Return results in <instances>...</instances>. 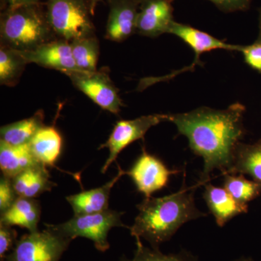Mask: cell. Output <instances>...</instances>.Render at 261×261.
<instances>
[{
    "mask_svg": "<svg viewBox=\"0 0 261 261\" xmlns=\"http://www.w3.org/2000/svg\"><path fill=\"white\" fill-rule=\"evenodd\" d=\"M246 108L240 102L226 110L201 107L184 113L168 115V121L185 136L189 147L204 160L200 183H205L215 169L225 175L232 166L237 146L245 135L243 116Z\"/></svg>",
    "mask_w": 261,
    "mask_h": 261,
    "instance_id": "obj_1",
    "label": "cell"
},
{
    "mask_svg": "<svg viewBox=\"0 0 261 261\" xmlns=\"http://www.w3.org/2000/svg\"><path fill=\"white\" fill-rule=\"evenodd\" d=\"M195 191L184 181L181 190L163 197H149L137 205L138 216L130 228L135 239L143 238L154 250L168 241L182 225L205 216L196 207Z\"/></svg>",
    "mask_w": 261,
    "mask_h": 261,
    "instance_id": "obj_2",
    "label": "cell"
},
{
    "mask_svg": "<svg viewBox=\"0 0 261 261\" xmlns=\"http://www.w3.org/2000/svg\"><path fill=\"white\" fill-rule=\"evenodd\" d=\"M56 37L46 8L39 3L5 7L1 13L2 45L20 51H30L54 40Z\"/></svg>",
    "mask_w": 261,
    "mask_h": 261,
    "instance_id": "obj_3",
    "label": "cell"
},
{
    "mask_svg": "<svg viewBox=\"0 0 261 261\" xmlns=\"http://www.w3.org/2000/svg\"><path fill=\"white\" fill-rule=\"evenodd\" d=\"M46 11L56 37L68 42L95 36L89 0H47Z\"/></svg>",
    "mask_w": 261,
    "mask_h": 261,
    "instance_id": "obj_4",
    "label": "cell"
},
{
    "mask_svg": "<svg viewBox=\"0 0 261 261\" xmlns=\"http://www.w3.org/2000/svg\"><path fill=\"white\" fill-rule=\"evenodd\" d=\"M123 214L108 209L96 214L74 216L63 224L46 225L71 241L76 238L89 239L97 250L106 252L110 248L108 240L110 230L117 226L126 227L121 221Z\"/></svg>",
    "mask_w": 261,
    "mask_h": 261,
    "instance_id": "obj_5",
    "label": "cell"
},
{
    "mask_svg": "<svg viewBox=\"0 0 261 261\" xmlns=\"http://www.w3.org/2000/svg\"><path fill=\"white\" fill-rule=\"evenodd\" d=\"M46 225V224H45ZM42 231L29 233L17 240L5 261H59L71 240L46 225Z\"/></svg>",
    "mask_w": 261,
    "mask_h": 261,
    "instance_id": "obj_6",
    "label": "cell"
},
{
    "mask_svg": "<svg viewBox=\"0 0 261 261\" xmlns=\"http://www.w3.org/2000/svg\"><path fill=\"white\" fill-rule=\"evenodd\" d=\"M72 83L77 89L88 96L99 107L109 112L118 114L123 106L118 89L115 87L107 72L104 70L67 72Z\"/></svg>",
    "mask_w": 261,
    "mask_h": 261,
    "instance_id": "obj_7",
    "label": "cell"
},
{
    "mask_svg": "<svg viewBox=\"0 0 261 261\" xmlns=\"http://www.w3.org/2000/svg\"><path fill=\"white\" fill-rule=\"evenodd\" d=\"M168 121V114H154L141 116L133 120H122L117 122L112 133L106 143L99 149H109V157L105 163L101 172L105 173L123 149L135 141L142 140L152 126L163 121Z\"/></svg>",
    "mask_w": 261,
    "mask_h": 261,
    "instance_id": "obj_8",
    "label": "cell"
},
{
    "mask_svg": "<svg viewBox=\"0 0 261 261\" xmlns=\"http://www.w3.org/2000/svg\"><path fill=\"white\" fill-rule=\"evenodd\" d=\"M179 172L178 170H170L163 161L143 148L140 157L126 173L133 180L137 190L149 198L154 192L167 187L171 175Z\"/></svg>",
    "mask_w": 261,
    "mask_h": 261,
    "instance_id": "obj_9",
    "label": "cell"
},
{
    "mask_svg": "<svg viewBox=\"0 0 261 261\" xmlns=\"http://www.w3.org/2000/svg\"><path fill=\"white\" fill-rule=\"evenodd\" d=\"M173 0H142L136 32L151 38L168 34L173 20Z\"/></svg>",
    "mask_w": 261,
    "mask_h": 261,
    "instance_id": "obj_10",
    "label": "cell"
},
{
    "mask_svg": "<svg viewBox=\"0 0 261 261\" xmlns=\"http://www.w3.org/2000/svg\"><path fill=\"white\" fill-rule=\"evenodd\" d=\"M20 53L27 63H36L44 68L60 70L64 74L79 70L72 55L70 42L64 39H54L32 50Z\"/></svg>",
    "mask_w": 261,
    "mask_h": 261,
    "instance_id": "obj_11",
    "label": "cell"
},
{
    "mask_svg": "<svg viewBox=\"0 0 261 261\" xmlns=\"http://www.w3.org/2000/svg\"><path fill=\"white\" fill-rule=\"evenodd\" d=\"M168 34H173L181 39L191 48L196 56L195 61L192 65L186 67L184 70L175 72L174 75H178V73L186 70H191L194 69L196 65L202 64L200 58L203 53H208L215 49H226L228 51H238L239 46H240L228 44L223 42L221 39L213 37L207 33L193 28L191 25L177 23L175 20L168 29Z\"/></svg>",
    "mask_w": 261,
    "mask_h": 261,
    "instance_id": "obj_12",
    "label": "cell"
},
{
    "mask_svg": "<svg viewBox=\"0 0 261 261\" xmlns=\"http://www.w3.org/2000/svg\"><path fill=\"white\" fill-rule=\"evenodd\" d=\"M142 0H110L106 37L113 42H123L136 32Z\"/></svg>",
    "mask_w": 261,
    "mask_h": 261,
    "instance_id": "obj_13",
    "label": "cell"
},
{
    "mask_svg": "<svg viewBox=\"0 0 261 261\" xmlns=\"http://www.w3.org/2000/svg\"><path fill=\"white\" fill-rule=\"evenodd\" d=\"M124 174L126 171L118 166L116 176L103 186L66 197V200L73 208L74 216L96 214L108 210L111 190Z\"/></svg>",
    "mask_w": 261,
    "mask_h": 261,
    "instance_id": "obj_14",
    "label": "cell"
},
{
    "mask_svg": "<svg viewBox=\"0 0 261 261\" xmlns=\"http://www.w3.org/2000/svg\"><path fill=\"white\" fill-rule=\"evenodd\" d=\"M205 188L204 199L220 227L235 216L248 211V205L235 200L226 189L215 187L211 184H206Z\"/></svg>",
    "mask_w": 261,
    "mask_h": 261,
    "instance_id": "obj_15",
    "label": "cell"
},
{
    "mask_svg": "<svg viewBox=\"0 0 261 261\" xmlns=\"http://www.w3.org/2000/svg\"><path fill=\"white\" fill-rule=\"evenodd\" d=\"M11 180L18 197L27 198L34 199L56 186L50 180L46 166L40 163L27 168Z\"/></svg>",
    "mask_w": 261,
    "mask_h": 261,
    "instance_id": "obj_16",
    "label": "cell"
},
{
    "mask_svg": "<svg viewBox=\"0 0 261 261\" xmlns=\"http://www.w3.org/2000/svg\"><path fill=\"white\" fill-rule=\"evenodd\" d=\"M29 145L39 163L54 166L61 154L63 139L55 127L44 126L34 136Z\"/></svg>",
    "mask_w": 261,
    "mask_h": 261,
    "instance_id": "obj_17",
    "label": "cell"
},
{
    "mask_svg": "<svg viewBox=\"0 0 261 261\" xmlns=\"http://www.w3.org/2000/svg\"><path fill=\"white\" fill-rule=\"evenodd\" d=\"M41 216L40 204L33 198L18 197L8 210L1 214L0 223L9 226L27 228L29 232H36Z\"/></svg>",
    "mask_w": 261,
    "mask_h": 261,
    "instance_id": "obj_18",
    "label": "cell"
},
{
    "mask_svg": "<svg viewBox=\"0 0 261 261\" xmlns=\"http://www.w3.org/2000/svg\"><path fill=\"white\" fill-rule=\"evenodd\" d=\"M39 163L29 144L13 146L0 141V168L3 176L13 178Z\"/></svg>",
    "mask_w": 261,
    "mask_h": 261,
    "instance_id": "obj_19",
    "label": "cell"
},
{
    "mask_svg": "<svg viewBox=\"0 0 261 261\" xmlns=\"http://www.w3.org/2000/svg\"><path fill=\"white\" fill-rule=\"evenodd\" d=\"M247 174L261 183V139L253 144L240 142L235 149L232 166L226 174Z\"/></svg>",
    "mask_w": 261,
    "mask_h": 261,
    "instance_id": "obj_20",
    "label": "cell"
},
{
    "mask_svg": "<svg viewBox=\"0 0 261 261\" xmlns=\"http://www.w3.org/2000/svg\"><path fill=\"white\" fill-rule=\"evenodd\" d=\"M44 113L39 111L30 118L2 127L1 142L13 146L29 144L38 130L44 126Z\"/></svg>",
    "mask_w": 261,
    "mask_h": 261,
    "instance_id": "obj_21",
    "label": "cell"
},
{
    "mask_svg": "<svg viewBox=\"0 0 261 261\" xmlns=\"http://www.w3.org/2000/svg\"><path fill=\"white\" fill-rule=\"evenodd\" d=\"M28 63L20 51L2 45L0 47V83L14 87Z\"/></svg>",
    "mask_w": 261,
    "mask_h": 261,
    "instance_id": "obj_22",
    "label": "cell"
},
{
    "mask_svg": "<svg viewBox=\"0 0 261 261\" xmlns=\"http://www.w3.org/2000/svg\"><path fill=\"white\" fill-rule=\"evenodd\" d=\"M70 44L78 69L96 71L99 56V42L96 36L75 39L70 42Z\"/></svg>",
    "mask_w": 261,
    "mask_h": 261,
    "instance_id": "obj_23",
    "label": "cell"
},
{
    "mask_svg": "<svg viewBox=\"0 0 261 261\" xmlns=\"http://www.w3.org/2000/svg\"><path fill=\"white\" fill-rule=\"evenodd\" d=\"M224 187L235 200L245 205L261 195V183L247 179L243 174H225Z\"/></svg>",
    "mask_w": 261,
    "mask_h": 261,
    "instance_id": "obj_24",
    "label": "cell"
},
{
    "mask_svg": "<svg viewBox=\"0 0 261 261\" xmlns=\"http://www.w3.org/2000/svg\"><path fill=\"white\" fill-rule=\"evenodd\" d=\"M136 245L137 249L133 258L123 257L120 261H198L197 257L185 250H182L177 254L165 255L159 250L145 247L141 242V239H136Z\"/></svg>",
    "mask_w": 261,
    "mask_h": 261,
    "instance_id": "obj_25",
    "label": "cell"
},
{
    "mask_svg": "<svg viewBox=\"0 0 261 261\" xmlns=\"http://www.w3.org/2000/svg\"><path fill=\"white\" fill-rule=\"evenodd\" d=\"M243 54L244 60L249 67L261 73V42L255 41L249 45L239 46V50Z\"/></svg>",
    "mask_w": 261,
    "mask_h": 261,
    "instance_id": "obj_26",
    "label": "cell"
},
{
    "mask_svg": "<svg viewBox=\"0 0 261 261\" xmlns=\"http://www.w3.org/2000/svg\"><path fill=\"white\" fill-rule=\"evenodd\" d=\"M18 198L11 178L3 176L0 181V211L1 214L10 208Z\"/></svg>",
    "mask_w": 261,
    "mask_h": 261,
    "instance_id": "obj_27",
    "label": "cell"
},
{
    "mask_svg": "<svg viewBox=\"0 0 261 261\" xmlns=\"http://www.w3.org/2000/svg\"><path fill=\"white\" fill-rule=\"evenodd\" d=\"M16 231L11 226L0 223V257L4 260L6 254L14 248L16 243Z\"/></svg>",
    "mask_w": 261,
    "mask_h": 261,
    "instance_id": "obj_28",
    "label": "cell"
},
{
    "mask_svg": "<svg viewBox=\"0 0 261 261\" xmlns=\"http://www.w3.org/2000/svg\"><path fill=\"white\" fill-rule=\"evenodd\" d=\"M225 13L245 11L250 8L252 0H209Z\"/></svg>",
    "mask_w": 261,
    "mask_h": 261,
    "instance_id": "obj_29",
    "label": "cell"
},
{
    "mask_svg": "<svg viewBox=\"0 0 261 261\" xmlns=\"http://www.w3.org/2000/svg\"><path fill=\"white\" fill-rule=\"evenodd\" d=\"M40 0H4L5 7L15 6V5L29 4V3H39Z\"/></svg>",
    "mask_w": 261,
    "mask_h": 261,
    "instance_id": "obj_30",
    "label": "cell"
},
{
    "mask_svg": "<svg viewBox=\"0 0 261 261\" xmlns=\"http://www.w3.org/2000/svg\"><path fill=\"white\" fill-rule=\"evenodd\" d=\"M101 0H89V4H90L91 13L92 15H94V10H95L96 6H97V3L100 2Z\"/></svg>",
    "mask_w": 261,
    "mask_h": 261,
    "instance_id": "obj_31",
    "label": "cell"
},
{
    "mask_svg": "<svg viewBox=\"0 0 261 261\" xmlns=\"http://www.w3.org/2000/svg\"><path fill=\"white\" fill-rule=\"evenodd\" d=\"M259 33L257 40L261 42V7L258 9Z\"/></svg>",
    "mask_w": 261,
    "mask_h": 261,
    "instance_id": "obj_32",
    "label": "cell"
},
{
    "mask_svg": "<svg viewBox=\"0 0 261 261\" xmlns=\"http://www.w3.org/2000/svg\"><path fill=\"white\" fill-rule=\"evenodd\" d=\"M233 261H254L251 257H242Z\"/></svg>",
    "mask_w": 261,
    "mask_h": 261,
    "instance_id": "obj_33",
    "label": "cell"
}]
</instances>
